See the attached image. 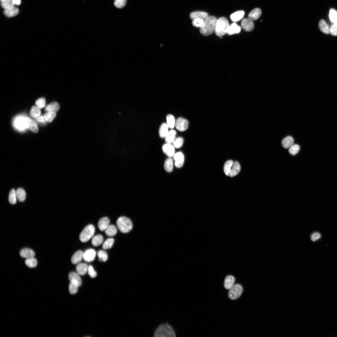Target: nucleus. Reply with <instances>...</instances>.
<instances>
[{
	"label": "nucleus",
	"instance_id": "ea45409f",
	"mask_svg": "<svg viewBox=\"0 0 337 337\" xmlns=\"http://www.w3.org/2000/svg\"><path fill=\"white\" fill-rule=\"evenodd\" d=\"M17 200L16 191L15 189H13L10 192L9 196V201L11 204H15L17 202Z\"/></svg>",
	"mask_w": 337,
	"mask_h": 337
},
{
	"label": "nucleus",
	"instance_id": "393cba45",
	"mask_svg": "<svg viewBox=\"0 0 337 337\" xmlns=\"http://www.w3.org/2000/svg\"><path fill=\"white\" fill-rule=\"evenodd\" d=\"M294 143L293 138L291 136H288L282 140V144L284 148L287 149L293 145Z\"/></svg>",
	"mask_w": 337,
	"mask_h": 337
},
{
	"label": "nucleus",
	"instance_id": "7c9ffc66",
	"mask_svg": "<svg viewBox=\"0 0 337 337\" xmlns=\"http://www.w3.org/2000/svg\"><path fill=\"white\" fill-rule=\"evenodd\" d=\"M168 128L169 127L166 124L163 123L161 125L159 130V135L161 138L166 137L169 132Z\"/></svg>",
	"mask_w": 337,
	"mask_h": 337
},
{
	"label": "nucleus",
	"instance_id": "a18cd8bd",
	"mask_svg": "<svg viewBox=\"0 0 337 337\" xmlns=\"http://www.w3.org/2000/svg\"><path fill=\"white\" fill-rule=\"evenodd\" d=\"M98 255L99 259V261L101 262H105L108 259V256L107 253L101 250L98 253Z\"/></svg>",
	"mask_w": 337,
	"mask_h": 337
},
{
	"label": "nucleus",
	"instance_id": "9d476101",
	"mask_svg": "<svg viewBox=\"0 0 337 337\" xmlns=\"http://www.w3.org/2000/svg\"><path fill=\"white\" fill-rule=\"evenodd\" d=\"M241 26L245 31L250 32L254 28V24L253 21L249 18H245L242 21Z\"/></svg>",
	"mask_w": 337,
	"mask_h": 337
},
{
	"label": "nucleus",
	"instance_id": "4d7b16f0",
	"mask_svg": "<svg viewBox=\"0 0 337 337\" xmlns=\"http://www.w3.org/2000/svg\"><path fill=\"white\" fill-rule=\"evenodd\" d=\"M13 2L14 4L19 5L21 3L20 0H13Z\"/></svg>",
	"mask_w": 337,
	"mask_h": 337
},
{
	"label": "nucleus",
	"instance_id": "bb28decb",
	"mask_svg": "<svg viewBox=\"0 0 337 337\" xmlns=\"http://www.w3.org/2000/svg\"><path fill=\"white\" fill-rule=\"evenodd\" d=\"M173 161L171 158H169L165 161L164 168L165 171L168 172H172L173 169Z\"/></svg>",
	"mask_w": 337,
	"mask_h": 337
},
{
	"label": "nucleus",
	"instance_id": "3c124183",
	"mask_svg": "<svg viewBox=\"0 0 337 337\" xmlns=\"http://www.w3.org/2000/svg\"><path fill=\"white\" fill-rule=\"evenodd\" d=\"M37 106L40 108L44 107L45 104V100L44 98H41L37 100L36 102Z\"/></svg>",
	"mask_w": 337,
	"mask_h": 337
},
{
	"label": "nucleus",
	"instance_id": "58836bf2",
	"mask_svg": "<svg viewBox=\"0 0 337 337\" xmlns=\"http://www.w3.org/2000/svg\"><path fill=\"white\" fill-rule=\"evenodd\" d=\"M234 162L232 160H229L227 161L225 164L224 166V171L226 175L229 176L230 173L231 169Z\"/></svg>",
	"mask_w": 337,
	"mask_h": 337
},
{
	"label": "nucleus",
	"instance_id": "603ef678",
	"mask_svg": "<svg viewBox=\"0 0 337 337\" xmlns=\"http://www.w3.org/2000/svg\"><path fill=\"white\" fill-rule=\"evenodd\" d=\"M78 288L77 286L70 283L69 286L70 293L72 294H76L78 292Z\"/></svg>",
	"mask_w": 337,
	"mask_h": 337
},
{
	"label": "nucleus",
	"instance_id": "49530a36",
	"mask_svg": "<svg viewBox=\"0 0 337 337\" xmlns=\"http://www.w3.org/2000/svg\"><path fill=\"white\" fill-rule=\"evenodd\" d=\"M183 140L181 137H179L175 140L173 143V145L176 148H179L183 145Z\"/></svg>",
	"mask_w": 337,
	"mask_h": 337
},
{
	"label": "nucleus",
	"instance_id": "5701e85b",
	"mask_svg": "<svg viewBox=\"0 0 337 337\" xmlns=\"http://www.w3.org/2000/svg\"><path fill=\"white\" fill-rule=\"evenodd\" d=\"M241 170V167L238 162L235 161L234 162L233 164L229 176L230 177H233L237 175L240 172Z\"/></svg>",
	"mask_w": 337,
	"mask_h": 337
},
{
	"label": "nucleus",
	"instance_id": "9b49d317",
	"mask_svg": "<svg viewBox=\"0 0 337 337\" xmlns=\"http://www.w3.org/2000/svg\"><path fill=\"white\" fill-rule=\"evenodd\" d=\"M175 161V166L176 168H180L183 165L184 162V156L181 152H179L175 154L173 157Z\"/></svg>",
	"mask_w": 337,
	"mask_h": 337
},
{
	"label": "nucleus",
	"instance_id": "423d86ee",
	"mask_svg": "<svg viewBox=\"0 0 337 337\" xmlns=\"http://www.w3.org/2000/svg\"><path fill=\"white\" fill-rule=\"evenodd\" d=\"M228 297L231 300H235L239 298L241 295L243 289L240 284L234 285L230 289Z\"/></svg>",
	"mask_w": 337,
	"mask_h": 337
},
{
	"label": "nucleus",
	"instance_id": "5fc2aeb1",
	"mask_svg": "<svg viewBox=\"0 0 337 337\" xmlns=\"http://www.w3.org/2000/svg\"><path fill=\"white\" fill-rule=\"evenodd\" d=\"M321 237V235L318 233H313L311 236V239L314 242L318 239Z\"/></svg>",
	"mask_w": 337,
	"mask_h": 337
},
{
	"label": "nucleus",
	"instance_id": "dca6fc26",
	"mask_svg": "<svg viewBox=\"0 0 337 337\" xmlns=\"http://www.w3.org/2000/svg\"><path fill=\"white\" fill-rule=\"evenodd\" d=\"M20 255L22 258L27 259L34 257L35 254V252L32 249L28 248H24L20 251Z\"/></svg>",
	"mask_w": 337,
	"mask_h": 337
},
{
	"label": "nucleus",
	"instance_id": "b1692460",
	"mask_svg": "<svg viewBox=\"0 0 337 337\" xmlns=\"http://www.w3.org/2000/svg\"><path fill=\"white\" fill-rule=\"evenodd\" d=\"M319 27L322 32L326 34L330 33V28L326 22L323 20H321L319 23Z\"/></svg>",
	"mask_w": 337,
	"mask_h": 337
},
{
	"label": "nucleus",
	"instance_id": "6ab92c4d",
	"mask_svg": "<svg viewBox=\"0 0 337 337\" xmlns=\"http://www.w3.org/2000/svg\"><path fill=\"white\" fill-rule=\"evenodd\" d=\"M241 28L235 23H234L230 26L227 32L229 35H233L239 33L241 32Z\"/></svg>",
	"mask_w": 337,
	"mask_h": 337
},
{
	"label": "nucleus",
	"instance_id": "1a4fd4ad",
	"mask_svg": "<svg viewBox=\"0 0 337 337\" xmlns=\"http://www.w3.org/2000/svg\"><path fill=\"white\" fill-rule=\"evenodd\" d=\"M80 275L77 272H70L69 276L70 283L78 287L81 286L82 285V281Z\"/></svg>",
	"mask_w": 337,
	"mask_h": 337
},
{
	"label": "nucleus",
	"instance_id": "ddd939ff",
	"mask_svg": "<svg viewBox=\"0 0 337 337\" xmlns=\"http://www.w3.org/2000/svg\"><path fill=\"white\" fill-rule=\"evenodd\" d=\"M96 255V251L94 249L87 250L84 253L83 259L85 261L88 262H92L95 259Z\"/></svg>",
	"mask_w": 337,
	"mask_h": 337
},
{
	"label": "nucleus",
	"instance_id": "7ed1b4c3",
	"mask_svg": "<svg viewBox=\"0 0 337 337\" xmlns=\"http://www.w3.org/2000/svg\"><path fill=\"white\" fill-rule=\"evenodd\" d=\"M230 26L229 22L225 17H221L218 19L215 31L216 35L221 37L227 34Z\"/></svg>",
	"mask_w": 337,
	"mask_h": 337
},
{
	"label": "nucleus",
	"instance_id": "79ce46f5",
	"mask_svg": "<svg viewBox=\"0 0 337 337\" xmlns=\"http://www.w3.org/2000/svg\"><path fill=\"white\" fill-rule=\"evenodd\" d=\"M56 115L55 112H48L45 114L44 117L46 121L51 122L55 118Z\"/></svg>",
	"mask_w": 337,
	"mask_h": 337
},
{
	"label": "nucleus",
	"instance_id": "13d9d810",
	"mask_svg": "<svg viewBox=\"0 0 337 337\" xmlns=\"http://www.w3.org/2000/svg\"><path fill=\"white\" fill-rule=\"evenodd\" d=\"M1 1H3V0H1Z\"/></svg>",
	"mask_w": 337,
	"mask_h": 337
},
{
	"label": "nucleus",
	"instance_id": "09e8293b",
	"mask_svg": "<svg viewBox=\"0 0 337 337\" xmlns=\"http://www.w3.org/2000/svg\"><path fill=\"white\" fill-rule=\"evenodd\" d=\"M204 21L200 19H193L192 22L193 25L196 27H201L203 25Z\"/></svg>",
	"mask_w": 337,
	"mask_h": 337
},
{
	"label": "nucleus",
	"instance_id": "f8f14e48",
	"mask_svg": "<svg viewBox=\"0 0 337 337\" xmlns=\"http://www.w3.org/2000/svg\"><path fill=\"white\" fill-rule=\"evenodd\" d=\"M162 150L169 158H172L175 154V147L171 144L166 143L162 147Z\"/></svg>",
	"mask_w": 337,
	"mask_h": 337
},
{
	"label": "nucleus",
	"instance_id": "473e14b6",
	"mask_svg": "<svg viewBox=\"0 0 337 337\" xmlns=\"http://www.w3.org/2000/svg\"><path fill=\"white\" fill-rule=\"evenodd\" d=\"M117 233V230L113 225H109L105 230V234L108 236L112 237L115 235Z\"/></svg>",
	"mask_w": 337,
	"mask_h": 337
},
{
	"label": "nucleus",
	"instance_id": "f257e3e1",
	"mask_svg": "<svg viewBox=\"0 0 337 337\" xmlns=\"http://www.w3.org/2000/svg\"><path fill=\"white\" fill-rule=\"evenodd\" d=\"M217 20L214 16H209L204 20L203 25L200 27V33L205 36L212 34L215 32Z\"/></svg>",
	"mask_w": 337,
	"mask_h": 337
},
{
	"label": "nucleus",
	"instance_id": "a19ab883",
	"mask_svg": "<svg viewBox=\"0 0 337 337\" xmlns=\"http://www.w3.org/2000/svg\"><path fill=\"white\" fill-rule=\"evenodd\" d=\"M1 5L2 7L6 9L14 6L13 0H3L1 1Z\"/></svg>",
	"mask_w": 337,
	"mask_h": 337
},
{
	"label": "nucleus",
	"instance_id": "20e7f679",
	"mask_svg": "<svg viewBox=\"0 0 337 337\" xmlns=\"http://www.w3.org/2000/svg\"><path fill=\"white\" fill-rule=\"evenodd\" d=\"M116 225L119 230L124 233L130 232L133 227L131 221L126 217H122L119 218L117 221Z\"/></svg>",
	"mask_w": 337,
	"mask_h": 337
},
{
	"label": "nucleus",
	"instance_id": "6e6552de",
	"mask_svg": "<svg viewBox=\"0 0 337 337\" xmlns=\"http://www.w3.org/2000/svg\"><path fill=\"white\" fill-rule=\"evenodd\" d=\"M189 126L188 120L182 117L178 118L176 121L175 127L178 130L183 132L186 130Z\"/></svg>",
	"mask_w": 337,
	"mask_h": 337
},
{
	"label": "nucleus",
	"instance_id": "864d4df0",
	"mask_svg": "<svg viewBox=\"0 0 337 337\" xmlns=\"http://www.w3.org/2000/svg\"><path fill=\"white\" fill-rule=\"evenodd\" d=\"M330 33L333 36H337V23H334L330 28Z\"/></svg>",
	"mask_w": 337,
	"mask_h": 337
},
{
	"label": "nucleus",
	"instance_id": "2f4dec72",
	"mask_svg": "<svg viewBox=\"0 0 337 337\" xmlns=\"http://www.w3.org/2000/svg\"><path fill=\"white\" fill-rule=\"evenodd\" d=\"M103 241V236L100 234L98 235L95 236L92 240L91 243L93 246L95 247H97L100 246Z\"/></svg>",
	"mask_w": 337,
	"mask_h": 337
},
{
	"label": "nucleus",
	"instance_id": "a211bd4d",
	"mask_svg": "<svg viewBox=\"0 0 337 337\" xmlns=\"http://www.w3.org/2000/svg\"><path fill=\"white\" fill-rule=\"evenodd\" d=\"M88 267L85 263H80L76 267L77 272L80 275H85L88 272Z\"/></svg>",
	"mask_w": 337,
	"mask_h": 337
},
{
	"label": "nucleus",
	"instance_id": "2eb2a0df",
	"mask_svg": "<svg viewBox=\"0 0 337 337\" xmlns=\"http://www.w3.org/2000/svg\"><path fill=\"white\" fill-rule=\"evenodd\" d=\"M110 222V220L107 217L102 218L99 221L98 223L99 229L102 231H105L109 226Z\"/></svg>",
	"mask_w": 337,
	"mask_h": 337
},
{
	"label": "nucleus",
	"instance_id": "f3484780",
	"mask_svg": "<svg viewBox=\"0 0 337 337\" xmlns=\"http://www.w3.org/2000/svg\"><path fill=\"white\" fill-rule=\"evenodd\" d=\"M208 14L206 12L202 11H195L192 12L190 15L192 19H200L204 20L208 17Z\"/></svg>",
	"mask_w": 337,
	"mask_h": 337
},
{
	"label": "nucleus",
	"instance_id": "c9c22d12",
	"mask_svg": "<svg viewBox=\"0 0 337 337\" xmlns=\"http://www.w3.org/2000/svg\"><path fill=\"white\" fill-rule=\"evenodd\" d=\"M167 124L168 127L171 129L173 128L175 126V122L174 116L171 115H168L166 118Z\"/></svg>",
	"mask_w": 337,
	"mask_h": 337
},
{
	"label": "nucleus",
	"instance_id": "a878e982",
	"mask_svg": "<svg viewBox=\"0 0 337 337\" xmlns=\"http://www.w3.org/2000/svg\"><path fill=\"white\" fill-rule=\"evenodd\" d=\"M176 135V132L174 130H171L169 131L165 137V141L166 143L172 144L175 139Z\"/></svg>",
	"mask_w": 337,
	"mask_h": 337
},
{
	"label": "nucleus",
	"instance_id": "72a5a7b5",
	"mask_svg": "<svg viewBox=\"0 0 337 337\" xmlns=\"http://www.w3.org/2000/svg\"><path fill=\"white\" fill-rule=\"evenodd\" d=\"M25 263L28 267L33 268L37 266L38 262L37 259L34 257L26 259Z\"/></svg>",
	"mask_w": 337,
	"mask_h": 337
},
{
	"label": "nucleus",
	"instance_id": "c03bdc74",
	"mask_svg": "<svg viewBox=\"0 0 337 337\" xmlns=\"http://www.w3.org/2000/svg\"><path fill=\"white\" fill-rule=\"evenodd\" d=\"M300 150V146L297 144H295L293 145L290 147L289 152L291 155L295 156L297 154Z\"/></svg>",
	"mask_w": 337,
	"mask_h": 337
},
{
	"label": "nucleus",
	"instance_id": "39448f33",
	"mask_svg": "<svg viewBox=\"0 0 337 337\" xmlns=\"http://www.w3.org/2000/svg\"><path fill=\"white\" fill-rule=\"evenodd\" d=\"M95 228L92 225H89L86 226L80 234L79 239L83 242H86L92 238L95 234Z\"/></svg>",
	"mask_w": 337,
	"mask_h": 337
},
{
	"label": "nucleus",
	"instance_id": "c85d7f7f",
	"mask_svg": "<svg viewBox=\"0 0 337 337\" xmlns=\"http://www.w3.org/2000/svg\"><path fill=\"white\" fill-rule=\"evenodd\" d=\"M17 200L22 202L24 201L26 197V193L24 190L21 188H18L16 191Z\"/></svg>",
	"mask_w": 337,
	"mask_h": 337
},
{
	"label": "nucleus",
	"instance_id": "4468645a",
	"mask_svg": "<svg viewBox=\"0 0 337 337\" xmlns=\"http://www.w3.org/2000/svg\"><path fill=\"white\" fill-rule=\"evenodd\" d=\"M84 253L81 251L76 252L73 256L71 259V262L74 264H78L80 263L82 260L83 259Z\"/></svg>",
	"mask_w": 337,
	"mask_h": 337
},
{
	"label": "nucleus",
	"instance_id": "8fccbe9b",
	"mask_svg": "<svg viewBox=\"0 0 337 337\" xmlns=\"http://www.w3.org/2000/svg\"><path fill=\"white\" fill-rule=\"evenodd\" d=\"M87 272L88 275L92 278H95L97 276V273L94 270L93 267L91 266H90L88 267Z\"/></svg>",
	"mask_w": 337,
	"mask_h": 337
},
{
	"label": "nucleus",
	"instance_id": "6e6d98bb",
	"mask_svg": "<svg viewBox=\"0 0 337 337\" xmlns=\"http://www.w3.org/2000/svg\"><path fill=\"white\" fill-rule=\"evenodd\" d=\"M37 120L38 122H40V123H45V120L44 118V117L43 116H41L38 117L37 119Z\"/></svg>",
	"mask_w": 337,
	"mask_h": 337
},
{
	"label": "nucleus",
	"instance_id": "f03ea898",
	"mask_svg": "<svg viewBox=\"0 0 337 337\" xmlns=\"http://www.w3.org/2000/svg\"><path fill=\"white\" fill-rule=\"evenodd\" d=\"M155 337H175L176 334L173 328L170 325L163 324L160 325L155 331Z\"/></svg>",
	"mask_w": 337,
	"mask_h": 337
},
{
	"label": "nucleus",
	"instance_id": "aec40b11",
	"mask_svg": "<svg viewBox=\"0 0 337 337\" xmlns=\"http://www.w3.org/2000/svg\"><path fill=\"white\" fill-rule=\"evenodd\" d=\"M235 279L231 275L227 276L225 280L224 287L225 289L230 290L234 285Z\"/></svg>",
	"mask_w": 337,
	"mask_h": 337
},
{
	"label": "nucleus",
	"instance_id": "c756f323",
	"mask_svg": "<svg viewBox=\"0 0 337 337\" xmlns=\"http://www.w3.org/2000/svg\"><path fill=\"white\" fill-rule=\"evenodd\" d=\"M27 119L28 123V129L34 133H38V128L35 122L29 117H27Z\"/></svg>",
	"mask_w": 337,
	"mask_h": 337
},
{
	"label": "nucleus",
	"instance_id": "37998d69",
	"mask_svg": "<svg viewBox=\"0 0 337 337\" xmlns=\"http://www.w3.org/2000/svg\"><path fill=\"white\" fill-rule=\"evenodd\" d=\"M329 18L331 21L334 23H337V12L334 9L330 10Z\"/></svg>",
	"mask_w": 337,
	"mask_h": 337
},
{
	"label": "nucleus",
	"instance_id": "de8ad7c7",
	"mask_svg": "<svg viewBox=\"0 0 337 337\" xmlns=\"http://www.w3.org/2000/svg\"><path fill=\"white\" fill-rule=\"evenodd\" d=\"M127 0H115L114 5L118 8H123L126 5Z\"/></svg>",
	"mask_w": 337,
	"mask_h": 337
},
{
	"label": "nucleus",
	"instance_id": "412c9836",
	"mask_svg": "<svg viewBox=\"0 0 337 337\" xmlns=\"http://www.w3.org/2000/svg\"><path fill=\"white\" fill-rule=\"evenodd\" d=\"M19 13V9L15 6L5 9L4 12L5 15L9 17L15 16L17 15Z\"/></svg>",
	"mask_w": 337,
	"mask_h": 337
},
{
	"label": "nucleus",
	"instance_id": "4be33fe9",
	"mask_svg": "<svg viewBox=\"0 0 337 337\" xmlns=\"http://www.w3.org/2000/svg\"><path fill=\"white\" fill-rule=\"evenodd\" d=\"M261 13L262 12L260 9L255 8L249 13L248 18L252 21L256 20L259 18Z\"/></svg>",
	"mask_w": 337,
	"mask_h": 337
},
{
	"label": "nucleus",
	"instance_id": "0eeeda50",
	"mask_svg": "<svg viewBox=\"0 0 337 337\" xmlns=\"http://www.w3.org/2000/svg\"><path fill=\"white\" fill-rule=\"evenodd\" d=\"M14 125L15 128L20 131H23L28 128V123L27 117L20 116L15 120Z\"/></svg>",
	"mask_w": 337,
	"mask_h": 337
},
{
	"label": "nucleus",
	"instance_id": "e433bc0d",
	"mask_svg": "<svg viewBox=\"0 0 337 337\" xmlns=\"http://www.w3.org/2000/svg\"><path fill=\"white\" fill-rule=\"evenodd\" d=\"M41 114L40 108L37 107L33 106L32 107L30 112V115L32 117L36 118L39 117Z\"/></svg>",
	"mask_w": 337,
	"mask_h": 337
},
{
	"label": "nucleus",
	"instance_id": "4c0bfd02",
	"mask_svg": "<svg viewBox=\"0 0 337 337\" xmlns=\"http://www.w3.org/2000/svg\"><path fill=\"white\" fill-rule=\"evenodd\" d=\"M114 242V240L113 238L107 239L103 244L102 246L103 249L104 250L111 249L113 246Z\"/></svg>",
	"mask_w": 337,
	"mask_h": 337
},
{
	"label": "nucleus",
	"instance_id": "cd10ccee",
	"mask_svg": "<svg viewBox=\"0 0 337 337\" xmlns=\"http://www.w3.org/2000/svg\"><path fill=\"white\" fill-rule=\"evenodd\" d=\"M244 12L242 11H238L230 15L231 20L234 22H237L243 17Z\"/></svg>",
	"mask_w": 337,
	"mask_h": 337
},
{
	"label": "nucleus",
	"instance_id": "f704fd0d",
	"mask_svg": "<svg viewBox=\"0 0 337 337\" xmlns=\"http://www.w3.org/2000/svg\"><path fill=\"white\" fill-rule=\"evenodd\" d=\"M60 107L58 103L56 102H52L48 105L46 108V111L56 112L59 109Z\"/></svg>",
	"mask_w": 337,
	"mask_h": 337
}]
</instances>
